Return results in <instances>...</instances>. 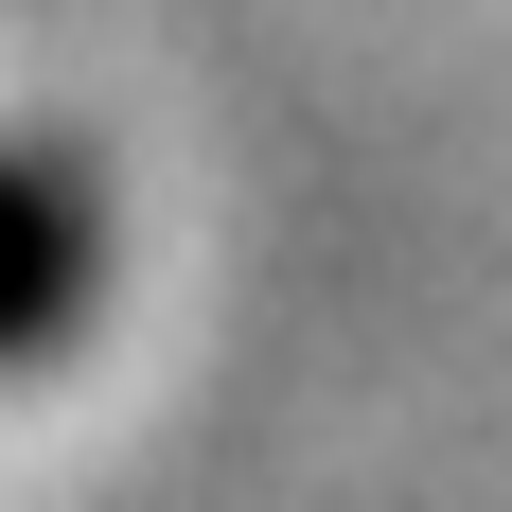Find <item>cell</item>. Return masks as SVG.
Returning a JSON list of instances; mask_svg holds the SVG:
<instances>
[{"instance_id":"obj_1","label":"cell","mask_w":512,"mask_h":512,"mask_svg":"<svg viewBox=\"0 0 512 512\" xmlns=\"http://www.w3.org/2000/svg\"><path fill=\"white\" fill-rule=\"evenodd\" d=\"M89 212L53 195L36 159H0V371L18 354H53V336H71V318H89Z\"/></svg>"}]
</instances>
